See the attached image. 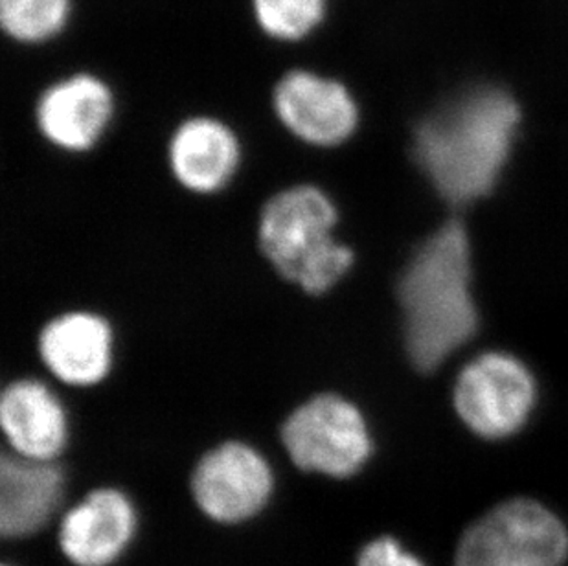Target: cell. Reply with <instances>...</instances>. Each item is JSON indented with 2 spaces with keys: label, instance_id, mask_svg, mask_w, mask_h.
Returning <instances> with one entry per match:
<instances>
[{
  "label": "cell",
  "instance_id": "cell-13",
  "mask_svg": "<svg viewBox=\"0 0 568 566\" xmlns=\"http://www.w3.org/2000/svg\"><path fill=\"white\" fill-rule=\"evenodd\" d=\"M0 425L11 451L21 458L55 462L69 442L67 412L41 381H16L6 388Z\"/></svg>",
  "mask_w": 568,
  "mask_h": 566
},
{
  "label": "cell",
  "instance_id": "cell-10",
  "mask_svg": "<svg viewBox=\"0 0 568 566\" xmlns=\"http://www.w3.org/2000/svg\"><path fill=\"white\" fill-rule=\"evenodd\" d=\"M113 114L111 87L89 72L55 81L41 92L36 105V122L44 139L60 150L74 153L94 148Z\"/></svg>",
  "mask_w": 568,
  "mask_h": 566
},
{
  "label": "cell",
  "instance_id": "cell-18",
  "mask_svg": "<svg viewBox=\"0 0 568 566\" xmlns=\"http://www.w3.org/2000/svg\"><path fill=\"white\" fill-rule=\"evenodd\" d=\"M4 566H11V565H4Z\"/></svg>",
  "mask_w": 568,
  "mask_h": 566
},
{
  "label": "cell",
  "instance_id": "cell-1",
  "mask_svg": "<svg viewBox=\"0 0 568 566\" xmlns=\"http://www.w3.org/2000/svg\"><path fill=\"white\" fill-rule=\"evenodd\" d=\"M519 122L508 92L478 87L419 123L414 159L445 201L473 203L495 186Z\"/></svg>",
  "mask_w": 568,
  "mask_h": 566
},
{
  "label": "cell",
  "instance_id": "cell-4",
  "mask_svg": "<svg viewBox=\"0 0 568 566\" xmlns=\"http://www.w3.org/2000/svg\"><path fill=\"white\" fill-rule=\"evenodd\" d=\"M568 526L534 498L514 497L475 518L453 566H567Z\"/></svg>",
  "mask_w": 568,
  "mask_h": 566
},
{
  "label": "cell",
  "instance_id": "cell-3",
  "mask_svg": "<svg viewBox=\"0 0 568 566\" xmlns=\"http://www.w3.org/2000/svg\"><path fill=\"white\" fill-rule=\"evenodd\" d=\"M337 221L335 204L318 188L301 184L276 193L257 226L263 256L302 291L326 293L354 263V251L333 234Z\"/></svg>",
  "mask_w": 568,
  "mask_h": 566
},
{
  "label": "cell",
  "instance_id": "cell-7",
  "mask_svg": "<svg viewBox=\"0 0 568 566\" xmlns=\"http://www.w3.org/2000/svg\"><path fill=\"white\" fill-rule=\"evenodd\" d=\"M274 493L268 459L253 445L226 442L204 454L192 473L199 512L221 526H240L267 508Z\"/></svg>",
  "mask_w": 568,
  "mask_h": 566
},
{
  "label": "cell",
  "instance_id": "cell-17",
  "mask_svg": "<svg viewBox=\"0 0 568 566\" xmlns=\"http://www.w3.org/2000/svg\"><path fill=\"white\" fill-rule=\"evenodd\" d=\"M355 566H427L392 535H381L366 543L357 554Z\"/></svg>",
  "mask_w": 568,
  "mask_h": 566
},
{
  "label": "cell",
  "instance_id": "cell-9",
  "mask_svg": "<svg viewBox=\"0 0 568 566\" xmlns=\"http://www.w3.org/2000/svg\"><path fill=\"white\" fill-rule=\"evenodd\" d=\"M139 520L128 493L98 487L61 517V554L72 566H114L133 545Z\"/></svg>",
  "mask_w": 568,
  "mask_h": 566
},
{
  "label": "cell",
  "instance_id": "cell-2",
  "mask_svg": "<svg viewBox=\"0 0 568 566\" xmlns=\"http://www.w3.org/2000/svg\"><path fill=\"white\" fill-rule=\"evenodd\" d=\"M408 357L422 372L438 368L477 332L471 251L458 221L436 230L414 252L397 287Z\"/></svg>",
  "mask_w": 568,
  "mask_h": 566
},
{
  "label": "cell",
  "instance_id": "cell-5",
  "mask_svg": "<svg viewBox=\"0 0 568 566\" xmlns=\"http://www.w3.org/2000/svg\"><path fill=\"white\" fill-rule=\"evenodd\" d=\"M282 444L298 469L329 478H352L374 453V439L359 408L335 394H321L291 412Z\"/></svg>",
  "mask_w": 568,
  "mask_h": 566
},
{
  "label": "cell",
  "instance_id": "cell-15",
  "mask_svg": "<svg viewBox=\"0 0 568 566\" xmlns=\"http://www.w3.org/2000/svg\"><path fill=\"white\" fill-rule=\"evenodd\" d=\"M72 0H0V27L21 44H43L63 32Z\"/></svg>",
  "mask_w": 568,
  "mask_h": 566
},
{
  "label": "cell",
  "instance_id": "cell-6",
  "mask_svg": "<svg viewBox=\"0 0 568 566\" xmlns=\"http://www.w3.org/2000/svg\"><path fill=\"white\" fill-rule=\"evenodd\" d=\"M534 403V377L519 358L506 353H484L456 381V412L480 438L503 439L519 433Z\"/></svg>",
  "mask_w": 568,
  "mask_h": 566
},
{
  "label": "cell",
  "instance_id": "cell-11",
  "mask_svg": "<svg viewBox=\"0 0 568 566\" xmlns=\"http://www.w3.org/2000/svg\"><path fill=\"white\" fill-rule=\"evenodd\" d=\"M64 475L55 462L4 454L0 462V534L27 539L54 518L63 503Z\"/></svg>",
  "mask_w": 568,
  "mask_h": 566
},
{
  "label": "cell",
  "instance_id": "cell-8",
  "mask_svg": "<svg viewBox=\"0 0 568 566\" xmlns=\"http://www.w3.org/2000/svg\"><path fill=\"white\" fill-rule=\"evenodd\" d=\"M274 113L296 139L316 148H335L352 137L359 109L338 80L312 70H291L273 91Z\"/></svg>",
  "mask_w": 568,
  "mask_h": 566
},
{
  "label": "cell",
  "instance_id": "cell-12",
  "mask_svg": "<svg viewBox=\"0 0 568 566\" xmlns=\"http://www.w3.org/2000/svg\"><path fill=\"white\" fill-rule=\"evenodd\" d=\"M39 353L47 368L67 385H98L113 364V332L102 316L74 311L43 327Z\"/></svg>",
  "mask_w": 568,
  "mask_h": 566
},
{
  "label": "cell",
  "instance_id": "cell-14",
  "mask_svg": "<svg viewBox=\"0 0 568 566\" xmlns=\"http://www.w3.org/2000/svg\"><path fill=\"white\" fill-rule=\"evenodd\" d=\"M240 142L226 123L209 117L181 123L168 148L173 175L186 190L215 193L231 182L240 166Z\"/></svg>",
  "mask_w": 568,
  "mask_h": 566
},
{
  "label": "cell",
  "instance_id": "cell-16",
  "mask_svg": "<svg viewBox=\"0 0 568 566\" xmlns=\"http://www.w3.org/2000/svg\"><path fill=\"white\" fill-rule=\"evenodd\" d=\"M251 4L260 30L282 43L310 38L326 19L327 0H251Z\"/></svg>",
  "mask_w": 568,
  "mask_h": 566
}]
</instances>
